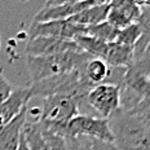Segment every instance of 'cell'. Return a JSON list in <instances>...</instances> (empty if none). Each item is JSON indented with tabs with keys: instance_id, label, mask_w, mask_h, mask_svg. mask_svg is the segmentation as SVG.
Segmentation results:
<instances>
[{
	"instance_id": "6da1fadb",
	"label": "cell",
	"mask_w": 150,
	"mask_h": 150,
	"mask_svg": "<svg viewBox=\"0 0 150 150\" xmlns=\"http://www.w3.org/2000/svg\"><path fill=\"white\" fill-rule=\"evenodd\" d=\"M108 122L117 150H149L150 122L123 109L111 114Z\"/></svg>"
},
{
	"instance_id": "7a4b0ae2",
	"label": "cell",
	"mask_w": 150,
	"mask_h": 150,
	"mask_svg": "<svg viewBox=\"0 0 150 150\" xmlns=\"http://www.w3.org/2000/svg\"><path fill=\"white\" fill-rule=\"evenodd\" d=\"M91 58L88 53L79 52H66L51 56H26V67L29 71L31 83L44 80L56 75L71 73L75 70H84L87 62Z\"/></svg>"
},
{
	"instance_id": "3957f363",
	"label": "cell",
	"mask_w": 150,
	"mask_h": 150,
	"mask_svg": "<svg viewBox=\"0 0 150 150\" xmlns=\"http://www.w3.org/2000/svg\"><path fill=\"white\" fill-rule=\"evenodd\" d=\"M80 114L79 102L71 96L53 95L43 98L36 122L43 132L66 136V126Z\"/></svg>"
},
{
	"instance_id": "277c9868",
	"label": "cell",
	"mask_w": 150,
	"mask_h": 150,
	"mask_svg": "<svg viewBox=\"0 0 150 150\" xmlns=\"http://www.w3.org/2000/svg\"><path fill=\"white\" fill-rule=\"evenodd\" d=\"M84 70H75L71 73L47 78L36 83H31L30 88L34 96H42L43 98L53 95L71 96L79 102V108L84 106V101L88 92L93 88V84L86 78Z\"/></svg>"
},
{
	"instance_id": "5b68a950",
	"label": "cell",
	"mask_w": 150,
	"mask_h": 150,
	"mask_svg": "<svg viewBox=\"0 0 150 150\" xmlns=\"http://www.w3.org/2000/svg\"><path fill=\"white\" fill-rule=\"evenodd\" d=\"M86 136L92 140L104 142H114V136L109 127L108 119H101L95 115L79 114L73 118L66 126V136Z\"/></svg>"
},
{
	"instance_id": "8992f818",
	"label": "cell",
	"mask_w": 150,
	"mask_h": 150,
	"mask_svg": "<svg viewBox=\"0 0 150 150\" xmlns=\"http://www.w3.org/2000/svg\"><path fill=\"white\" fill-rule=\"evenodd\" d=\"M84 105L101 119H109L118 109H120V87L110 84H100L88 92Z\"/></svg>"
},
{
	"instance_id": "52a82bcc",
	"label": "cell",
	"mask_w": 150,
	"mask_h": 150,
	"mask_svg": "<svg viewBox=\"0 0 150 150\" xmlns=\"http://www.w3.org/2000/svg\"><path fill=\"white\" fill-rule=\"evenodd\" d=\"M97 1L92 0H49L35 14L33 23H43L49 21H64L80 13Z\"/></svg>"
},
{
	"instance_id": "ba28073f",
	"label": "cell",
	"mask_w": 150,
	"mask_h": 150,
	"mask_svg": "<svg viewBox=\"0 0 150 150\" xmlns=\"http://www.w3.org/2000/svg\"><path fill=\"white\" fill-rule=\"evenodd\" d=\"M80 35H86V27L75 25L69 20L31 23L29 29V39H34L38 36H48L57 38V39L75 40Z\"/></svg>"
},
{
	"instance_id": "9c48e42d",
	"label": "cell",
	"mask_w": 150,
	"mask_h": 150,
	"mask_svg": "<svg viewBox=\"0 0 150 150\" xmlns=\"http://www.w3.org/2000/svg\"><path fill=\"white\" fill-rule=\"evenodd\" d=\"M79 51H82V49L76 45V43L74 40L57 39V38L48 36H38L34 38V39H29V43L26 44V48H25L26 56H33V57Z\"/></svg>"
},
{
	"instance_id": "30bf717a",
	"label": "cell",
	"mask_w": 150,
	"mask_h": 150,
	"mask_svg": "<svg viewBox=\"0 0 150 150\" xmlns=\"http://www.w3.org/2000/svg\"><path fill=\"white\" fill-rule=\"evenodd\" d=\"M31 98H33V92L30 86L13 89L9 97L0 105V128L7 126L25 108H27Z\"/></svg>"
},
{
	"instance_id": "8fae6325",
	"label": "cell",
	"mask_w": 150,
	"mask_h": 150,
	"mask_svg": "<svg viewBox=\"0 0 150 150\" xmlns=\"http://www.w3.org/2000/svg\"><path fill=\"white\" fill-rule=\"evenodd\" d=\"M27 108H25L7 126L0 128V150H17L22 127L27 119Z\"/></svg>"
},
{
	"instance_id": "7c38bea8",
	"label": "cell",
	"mask_w": 150,
	"mask_h": 150,
	"mask_svg": "<svg viewBox=\"0 0 150 150\" xmlns=\"http://www.w3.org/2000/svg\"><path fill=\"white\" fill-rule=\"evenodd\" d=\"M109 11H110V1H97L96 4L82 11L80 13L69 18V21L84 27L95 26V25L105 22Z\"/></svg>"
},
{
	"instance_id": "4fadbf2b",
	"label": "cell",
	"mask_w": 150,
	"mask_h": 150,
	"mask_svg": "<svg viewBox=\"0 0 150 150\" xmlns=\"http://www.w3.org/2000/svg\"><path fill=\"white\" fill-rule=\"evenodd\" d=\"M139 7L141 8V14H140L137 25L141 29V36L137 40V43L133 47V57L135 61L146 51V48L150 44V1H136ZM133 61V62H135Z\"/></svg>"
},
{
	"instance_id": "5bb4252c",
	"label": "cell",
	"mask_w": 150,
	"mask_h": 150,
	"mask_svg": "<svg viewBox=\"0 0 150 150\" xmlns=\"http://www.w3.org/2000/svg\"><path fill=\"white\" fill-rule=\"evenodd\" d=\"M109 66L111 67H123L128 69L133 65L135 57H133V48L127 47L119 43H109L108 52L104 60Z\"/></svg>"
},
{
	"instance_id": "9a60e30c",
	"label": "cell",
	"mask_w": 150,
	"mask_h": 150,
	"mask_svg": "<svg viewBox=\"0 0 150 150\" xmlns=\"http://www.w3.org/2000/svg\"><path fill=\"white\" fill-rule=\"evenodd\" d=\"M22 136L30 150H48L44 135L36 120L26 119L22 127Z\"/></svg>"
},
{
	"instance_id": "2e32d148",
	"label": "cell",
	"mask_w": 150,
	"mask_h": 150,
	"mask_svg": "<svg viewBox=\"0 0 150 150\" xmlns=\"http://www.w3.org/2000/svg\"><path fill=\"white\" fill-rule=\"evenodd\" d=\"M76 45L82 49L83 52L88 53L91 57L105 60L106 52H108V44L109 43L100 40L97 38H93L89 35H80L74 40Z\"/></svg>"
},
{
	"instance_id": "e0dca14e",
	"label": "cell",
	"mask_w": 150,
	"mask_h": 150,
	"mask_svg": "<svg viewBox=\"0 0 150 150\" xmlns=\"http://www.w3.org/2000/svg\"><path fill=\"white\" fill-rule=\"evenodd\" d=\"M109 71H110V66L104 60L91 58L87 62L83 73L87 79L96 87V86H100V84H105L106 79L109 76Z\"/></svg>"
},
{
	"instance_id": "ac0fdd59",
	"label": "cell",
	"mask_w": 150,
	"mask_h": 150,
	"mask_svg": "<svg viewBox=\"0 0 150 150\" xmlns=\"http://www.w3.org/2000/svg\"><path fill=\"white\" fill-rule=\"evenodd\" d=\"M118 31L115 27H112L110 23L105 22L95 25V26H88L86 27V35L97 38L100 40H104L106 43H112L115 42L118 36Z\"/></svg>"
},
{
	"instance_id": "d6986e66",
	"label": "cell",
	"mask_w": 150,
	"mask_h": 150,
	"mask_svg": "<svg viewBox=\"0 0 150 150\" xmlns=\"http://www.w3.org/2000/svg\"><path fill=\"white\" fill-rule=\"evenodd\" d=\"M110 5L122 12L131 23H136L141 14V8L133 0H112L110 1Z\"/></svg>"
},
{
	"instance_id": "ffe728a7",
	"label": "cell",
	"mask_w": 150,
	"mask_h": 150,
	"mask_svg": "<svg viewBox=\"0 0 150 150\" xmlns=\"http://www.w3.org/2000/svg\"><path fill=\"white\" fill-rule=\"evenodd\" d=\"M141 36V29L139 27L137 23H131L129 26L124 27L118 31V36L115 39V43L127 45V47H135L137 40Z\"/></svg>"
},
{
	"instance_id": "44dd1931",
	"label": "cell",
	"mask_w": 150,
	"mask_h": 150,
	"mask_svg": "<svg viewBox=\"0 0 150 150\" xmlns=\"http://www.w3.org/2000/svg\"><path fill=\"white\" fill-rule=\"evenodd\" d=\"M131 71L136 73L140 76H144L146 79H150V44L146 48V51L141 54V57H139L133 62V65L131 67H128Z\"/></svg>"
},
{
	"instance_id": "7402d4cb",
	"label": "cell",
	"mask_w": 150,
	"mask_h": 150,
	"mask_svg": "<svg viewBox=\"0 0 150 150\" xmlns=\"http://www.w3.org/2000/svg\"><path fill=\"white\" fill-rule=\"evenodd\" d=\"M106 22L110 23L111 26L115 27L117 30H122L131 25V22L127 20L126 16L122 13V12L118 11V9L112 8L111 5H110V11H109L108 18H106Z\"/></svg>"
},
{
	"instance_id": "603a6c76",
	"label": "cell",
	"mask_w": 150,
	"mask_h": 150,
	"mask_svg": "<svg viewBox=\"0 0 150 150\" xmlns=\"http://www.w3.org/2000/svg\"><path fill=\"white\" fill-rule=\"evenodd\" d=\"M67 150H91L92 149V139L86 136L65 137Z\"/></svg>"
},
{
	"instance_id": "cb8c5ba5",
	"label": "cell",
	"mask_w": 150,
	"mask_h": 150,
	"mask_svg": "<svg viewBox=\"0 0 150 150\" xmlns=\"http://www.w3.org/2000/svg\"><path fill=\"white\" fill-rule=\"evenodd\" d=\"M43 135H44V139L47 141V149L48 150H67L65 137H62L60 135H53V133H47V132H43Z\"/></svg>"
},
{
	"instance_id": "d4e9b609",
	"label": "cell",
	"mask_w": 150,
	"mask_h": 150,
	"mask_svg": "<svg viewBox=\"0 0 150 150\" xmlns=\"http://www.w3.org/2000/svg\"><path fill=\"white\" fill-rule=\"evenodd\" d=\"M13 86L9 83V80L4 76V74L0 70V105L9 97V95L13 92Z\"/></svg>"
},
{
	"instance_id": "484cf974",
	"label": "cell",
	"mask_w": 150,
	"mask_h": 150,
	"mask_svg": "<svg viewBox=\"0 0 150 150\" xmlns=\"http://www.w3.org/2000/svg\"><path fill=\"white\" fill-rule=\"evenodd\" d=\"M91 150H117L114 144L111 142H104L98 140H92V149Z\"/></svg>"
},
{
	"instance_id": "4316f807",
	"label": "cell",
	"mask_w": 150,
	"mask_h": 150,
	"mask_svg": "<svg viewBox=\"0 0 150 150\" xmlns=\"http://www.w3.org/2000/svg\"><path fill=\"white\" fill-rule=\"evenodd\" d=\"M17 150H30V149H29V146H27V144H26V141H25L23 136H22V132H21L20 144H18V148H17Z\"/></svg>"
},
{
	"instance_id": "83f0119b",
	"label": "cell",
	"mask_w": 150,
	"mask_h": 150,
	"mask_svg": "<svg viewBox=\"0 0 150 150\" xmlns=\"http://www.w3.org/2000/svg\"><path fill=\"white\" fill-rule=\"evenodd\" d=\"M0 45H1V39H0Z\"/></svg>"
},
{
	"instance_id": "f1b7e54d",
	"label": "cell",
	"mask_w": 150,
	"mask_h": 150,
	"mask_svg": "<svg viewBox=\"0 0 150 150\" xmlns=\"http://www.w3.org/2000/svg\"><path fill=\"white\" fill-rule=\"evenodd\" d=\"M149 150H150V145H149Z\"/></svg>"
}]
</instances>
